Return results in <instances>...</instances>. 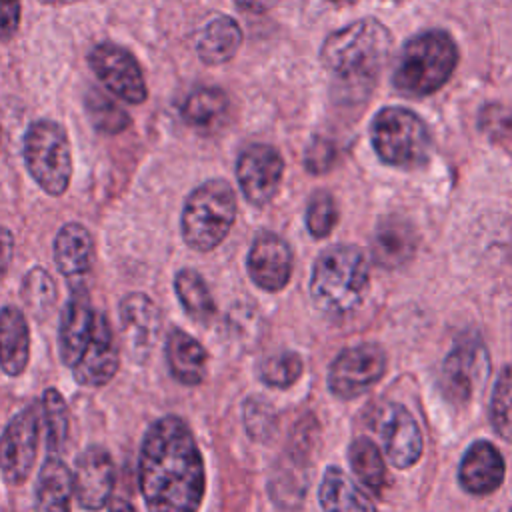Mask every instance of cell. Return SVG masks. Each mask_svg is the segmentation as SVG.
Instances as JSON below:
<instances>
[{
    "mask_svg": "<svg viewBox=\"0 0 512 512\" xmlns=\"http://www.w3.org/2000/svg\"><path fill=\"white\" fill-rule=\"evenodd\" d=\"M488 354L480 340L472 336L458 342L442 366V390L454 404H464L488 374Z\"/></svg>",
    "mask_w": 512,
    "mask_h": 512,
    "instance_id": "12",
    "label": "cell"
},
{
    "mask_svg": "<svg viewBox=\"0 0 512 512\" xmlns=\"http://www.w3.org/2000/svg\"><path fill=\"white\" fill-rule=\"evenodd\" d=\"M20 292H22V300L26 302V306L38 318H44L46 314H50V310L56 304V296H58L52 276L40 266L26 272Z\"/></svg>",
    "mask_w": 512,
    "mask_h": 512,
    "instance_id": "32",
    "label": "cell"
},
{
    "mask_svg": "<svg viewBox=\"0 0 512 512\" xmlns=\"http://www.w3.org/2000/svg\"><path fill=\"white\" fill-rule=\"evenodd\" d=\"M114 462L106 448L88 446L76 460L72 472L74 498L84 510H102L114 490Z\"/></svg>",
    "mask_w": 512,
    "mask_h": 512,
    "instance_id": "13",
    "label": "cell"
},
{
    "mask_svg": "<svg viewBox=\"0 0 512 512\" xmlns=\"http://www.w3.org/2000/svg\"><path fill=\"white\" fill-rule=\"evenodd\" d=\"M242 30L230 16L212 18L196 40L198 58L204 64H224L240 48Z\"/></svg>",
    "mask_w": 512,
    "mask_h": 512,
    "instance_id": "26",
    "label": "cell"
},
{
    "mask_svg": "<svg viewBox=\"0 0 512 512\" xmlns=\"http://www.w3.org/2000/svg\"><path fill=\"white\" fill-rule=\"evenodd\" d=\"M138 482L148 512H198L204 498V462L178 416L158 418L144 434Z\"/></svg>",
    "mask_w": 512,
    "mask_h": 512,
    "instance_id": "1",
    "label": "cell"
},
{
    "mask_svg": "<svg viewBox=\"0 0 512 512\" xmlns=\"http://www.w3.org/2000/svg\"><path fill=\"white\" fill-rule=\"evenodd\" d=\"M54 262L68 286H88L94 264V240L86 226L78 222L64 224L54 238Z\"/></svg>",
    "mask_w": 512,
    "mask_h": 512,
    "instance_id": "18",
    "label": "cell"
},
{
    "mask_svg": "<svg viewBox=\"0 0 512 512\" xmlns=\"http://www.w3.org/2000/svg\"><path fill=\"white\" fill-rule=\"evenodd\" d=\"M174 290L186 314L196 322H208L216 314L214 298L204 278L196 270L192 268L178 270L174 278Z\"/></svg>",
    "mask_w": 512,
    "mask_h": 512,
    "instance_id": "28",
    "label": "cell"
},
{
    "mask_svg": "<svg viewBox=\"0 0 512 512\" xmlns=\"http://www.w3.org/2000/svg\"><path fill=\"white\" fill-rule=\"evenodd\" d=\"M510 512H512V510H510Z\"/></svg>",
    "mask_w": 512,
    "mask_h": 512,
    "instance_id": "44",
    "label": "cell"
},
{
    "mask_svg": "<svg viewBox=\"0 0 512 512\" xmlns=\"http://www.w3.org/2000/svg\"><path fill=\"white\" fill-rule=\"evenodd\" d=\"M302 374V360L294 352H278L264 360L260 378L272 388H288Z\"/></svg>",
    "mask_w": 512,
    "mask_h": 512,
    "instance_id": "34",
    "label": "cell"
},
{
    "mask_svg": "<svg viewBox=\"0 0 512 512\" xmlns=\"http://www.w3.org/2000/svg\"><path fill=\"white\" fill-rule=\"evenodd\" d=\"M166 360L170 374L186 386H196L206 374V350L202 344L186 334L184 330L174 328L166 340Z\"/></svg>",
    "mask_w": 512,
    "mask_h": 512,
    "instance_id": "24",
    "label": "cell"
},
{
    "mask_svg": "<svg viewBox=\"0 0 512 512\" xmlns=\"http://www.w3.org/2000/svg\"><path fill=\"white\" fill-rule=\"evenodd\" d=\"M456 60V44L446 32H422L404 44L394 68V86L408 96H428L450 78Z\"/></svg>",
    "mask_w": 512,
    "mask_h": 512,
    "instance_id": "4",
    "label": "cell"
},
{
    "mask_svg": "<svg viewBox=\"0 0 512 512\" xmlns=\"http://www.w3.org/2000/svg\"><path fill=\"white\" fill-rule=\"evenodd\" d=\"M416 252V232L412 224L400 216H386L378 222L372 238L374 260L384 268L406 264Z\"/></svg>",
    "mask_w": 512,
    "mask_h": 512,
    "instance_id": "21",
    "label": "cell"
},
{
    "mask_svg": "<svg viewBox=\"0 0 512 512\" xmlns=\"http://www.w3.org/2000/svg\"><path fill=\"white\" fill-rule=\"evenodd\" d=\"M248 274L268 292L284 288L292 274V252L286 240L272 232H260L248 252Z\"/></svg>",
    "mask_w": 512,
    "mask_h": 512,
    "instance_id": "17",
    "label": "cell"
},
{
    "mask_svg": "<svg viewBox=\"0 0 512 512\" xmlns=\"http://www.w3.org/2000/svg\"><path fill=\"white\" fill-rule=\"evenodd\" d=\"M392 38L374 18L356 20L326 38L320 58L324 68L344 84L362 90L380 74L390 54Z\"/></svg>",
    "mask_w": 512,
    "mask_h": 512,
    "instance_id": "2",
    "label": "cell"
},
{
    "mask_svg": "<svg viewBox=\"0 0 512 512\" xmlns=\"http://www.w3.org/2000/svg\"><path fill=\"white\" fill-rule=\"evenodd\" d=\"M42 408L26 406L4 428L0 436V470L8 484H24L32 472L38 438H40Z\"/></svg>",
    "mask_w": 512,
    "mask_h": 512,
    "instance_id": "9",
    "label": "cell"
},
{
    "mask_svg": "<svg viewBox=\"0 0 512 512\" xmlns=\"http://www.w3.org/2000/svg\"><path fill=\"white\" fill-rule=\"evenodd\" d=\"M86 114L92 126L102 134H118L130 126V116L108 94L98 88H90L84 98Z\"/></svg>",
    "mask_w": 512,
    "mask_h": 512,
    "instance_id": "30",
    "label": "cell"
},
{
    "mask_svg": "<svg viewBox=\"0 0 512 512\" xmlns=\"http://www.w3.org/2000/svg\"><path fill=\"white\" fill-rule=\"evenodd\" d=\"M14 254V236L8 228L0 226V274L8 268Z\"/></svg>",
    "mask_w": 512,
    "mask_h": 512,
    "instance_id": "40",
    "label": "cell"
},
{
    "mask_svg": "<svg viewBox=\"0 0 512 512\" xmlns=\"http://www.w3.org/2000/svg\"><path fill=\"white\" fill-rule=\"evenodd\" d=\"M42 416L46 422V446L50 454H58L68 438V408L56 388H46L42 394Z\"/></svg>",
    "mask_w": 512,
    "mask_h": 512,
    "instance_id": "31",
    "label": "cell"
},
{
    "mask_svg": "<svg viewBox=\"0 0 512 512\" xmlns=\"http://www.w3.org/2000/svg\"><path fill=\"white\" fill-rule=\"evenodd\" d=\"M480 128L494 136V138H504L512 134V110L504 106H486L480 114Z\"/></svg>",
    "mask_w": 512,
    "mask_h": 512,
    "instance_id": "37",
    "label": "cell"
},
{
    "mask_svg": "<svg viewBox=\"0 0 512 512\" xmlns=\"http://www.w3.org/2000/svg\"><path fill=\"white\" fill-rule=\"evenodd\" d=\"M22 156L32 180L50 196H62L72 178V146L62 124L34 120L22 140Z\"/></svg>",
    "mask_w": 512,
    "mask_h": 512,
    "instance_id": "6",
    "label": "cell"
},
{
    "mask_svg": "<svg viewBox=\"0 0 512 512\" xmlns=\"http://www.w3.org/2000/svg\"><path fill=\"white\" fill-rule=\"evenodd\" d=\"M368 290V262L356 246L324 250L312 270L310 296L314 306L328 316H344L360 306Z\"/></svg>",
    "mask_w": 512,
    "mask_h": 512,
    "instance_id": "3",
    "label": "cell"
},
{
    "mask_svg": "<svg viewBox=\"0 0 512 512\" xmlns=\"http://www.w3.org/2000/svg\"><path fill=\"white\" fill-rule=\"evenodd\" d=\"M282 172V156L268 144H252L238 156L236 178L242 194L254 206H264L274 198L282 180Z\"/></svg>",
    "mask_w": 512,
    "mask_h": 512,
    "instance_id": "11",
    "label": "cell"
},
{
    "mask_svg": "<svg viewBox=\"0 0 512 512\" xmlns=\"http://www.w3.org/2000/svg\"><path fill=\"white\" fill-rule=\"evenodd\" d=\"M330 2H338V4H346V2H354V0H330Z\"/></svg>",
    "mask_w": 512,
    "mask_h": 512,
    "instance_id": "43",
    "label": "cell"
},
{
    "mask_svg": "<svg viewBox=\"0 0 512 512\" xmlns=\"http://www.w3.org/2000/svg\"><path fill=\"white\" fill-rule=\"evenodd\" d=\"M372 144L378 156L396 168L422 166L432 150L426 124L406 108H384L372 122Z\"/></svg>",
    "mask_w": 512,
    "mask_h": 512,
    "instance_id": "7",
    "label": "cell"
},
{
    "mask_svg": "<svg viewBox=\"0 0 512 512\" xmlns=\"http://www.w3.org/2000/svg\"><path fill=\"white\" fill-rule=\"evenodd\" d=\"M382 444L388 460L396 468H408L422 454V434L414 416L400 404L386 408L382 418Z\"/></svg>",
    "mask_w": 512,
    "mask_h": 512,
    "instance_id": "19",
    "label": "cell"
},
{
    "mask_svg": "<svg viewBox=\"0 0 512 512\" xmlns=\"http://www.w3.org/2000/svg\"><path fill=\"white\" fill-rule=\"evenodd\" d=\"M126 350L134 362H144L160 332V310L154 300L142 292L126 294L118 306Z\"/></svg>",
    "mask_w": 512,
    "mask_h": 512,
    "instance_id": "14",
    "label": "cell"
},
{
    "mask_svg": "<svg viewBox=\"0 0 512 512\" xmlns=\"http://www.w3.org/2000/svg\"><path fill=\"white\" fill-rule=\"evenodd\" d=\"M120 366V352L106 314L96 312L94 330L82 356L72 366L74 380L80 386H104L108 384Z\"/></svg>",
    "mask_w": 512,
    "mask_h": 512,
    "instance_id": "15",
    "label": "cell"
},
{
    "mask_svg": "<svg viewBox=\"0 0 512 512\" xmlns=\"http://www.w3.org/2000/svg\"><path fill=\"white\" fill-rule=\"evenodd\" d=\"M318 498L322 512H378L374 502L336 466L326 468Z\"/></svg>",
    "mask_w": 512,
    "mask_h": 512,
    "instance_id": "25",
    "label": "cell"
},
{
    "mask_svg": "<svg viewBox=\"0 0 512 512\" xmlns=\"http://www.w3.org/2000/svg\"><path fill=\"white\" fill-rule=\"evenodd\" d=\"M490 420L496 434L512 442V366L504 368L496 380L490 400Z\"/></svg>",
    "mask_w": 512,
    "mask_h": 512,
    "instance_id": "33",
    "label": "cell"
},
{
    "mask_svg": "<svg viewBox=\"0 0 512 512\" xmlns=\"http://www.w3.org/2000/svg\"><path fill=\"white\" fill-rule=\"evenodd\" d=\"M338 220V208L334 198L320 190L310 198L308 210H306V226L314 238H324L332 232L334 224Z\"/></svg>",
    "mask_w": 512,
    "mask_h": 512,
    "instance_id": "35",
    "label": "cell"
},
{
    "mask_svg": "<svg viewBox=\"0 0 512 512\" xmlns=\"http://www.w3.org/2000/svg\"><path fill=\"white\" fill-rule=\"evenodd\" d=\"M20 0H0V42L10 40L20 28Z\"/></svg>",
    "mask_w": 512,
    "mask_h": 512,
    "instance_id": "39",
    "label": "cell"
},
{
    "mask_svg": "<svg viewBox=\"0 0 512 512\" xmlns=\"http://www.w3.org/2000/svg\"><path fill=\"white\" fill-rule=\"evenodd\" d=\"M108 512H136V508H134L128 500L118 498V500H112V504H110Z\"/></svg>",
    "mask_w": 512,
    "mask_h": 512,
    "instance_id": "42",
    "label": "cell"
},
{
    "mask_svg": "<svg viewBox=\"0 0 512 512\" xmlns=\"http://www.w3.org/2000/svg\"><path fill=\"white\" fill-rule=\"evenodd\" d=\"M334 158H336L334 146L328 140L314 138L306 152V168L314 174H322L334 164Z\"/></svg>",
    "mask_w": 512,
    "mask_h": 512,
    "instance_id": "38",
    "label": "cell"
},
{
    "mask_svg": "<svg viewBox=\"0 0 512 512\" xmlns=\"http://www.w3.org/2000/svg\"><path fill=\"white\" fill-rule=\"evenodd\" d=\"M236 218V196L226 180L212 178L196 186L182 208L180 230L184 242L208 252L216 248L230 232Z\"/></svg>",
    "mask_w": 512,
    "mask_h": 512,
    "instance_id": "5",
    "label": "cell"
},
{
    "mask_svg": "<svg viewBox=\"0 0 512 512\" xmlns=\"http://www.w3.org/2000/svg\"><path fill=\"white\" fill-rule=\"evenodd\" d=\"M458 480L470 494L494 492L504 480V460L500 452L490 442H474L460 462Z\"/></svg>",
    "mask_w": 512,
    "mask_h": 512,
    "instance_id": "20",
    "label": "cell"
},
{
    "mask_svg": "<svg viewBox=\"0 0 512 512\" xmlns=\"http://www.w3.org/2000/svg\"><path fill=\"white\" fill-rule=\"evenodd\" d=\"M244 422L250 436L264 440L274 430V412L272 406L262 398H250L244 404Z\"/></svg>",
    "mask_w": 512,
    "mask_h": 512,
    "instance_id": "36",
    "label": "cell"
},
{
    "mask_svg": "<svg viewBox=\"0 0 512 512\" xmlns=\"http://www.w3.org/2000/svg\"><path fill=\"white\" fill-rule=\"evenodd\" d=\"M30 360V328L24 312L16 306L0 310V368L4 374L20 376Z\"/></svg>",
    "mask_w": 512,
    "mask_h": 512,
    "instance_id": "22",
    "label": "cell"
},
{
    "mask_svg": "<svg viewBox=\"0 0 512 512\" xmlns=\"http://www.w3.org/2000/svg\"><path fill=\"white\" fill-rule=\"evenodd\" d=\"M234 2L238 8L246 12H266L276 4V0H234Z\"/></svg>",
    "mask_w": 512,
    "mask_h": 512,
    "instance_id": "41",
    "label": "cell"
},
{
    "mask_svg": "<svg viewBox=\"0 0 512 512\" xmlns=\"http://www.w3.org/2000/svg\"><path fill=\"white\" fill-rule=\"evenodd\" d=\"M88 64L112 96L128 104H142L148 98L144 72L136 56L124 46L100 42L90 50Z\"/></svg>",
    "mask_w": 512,
    "mask_h": 512,
    "instance_id": "8",
    "label": "cell"
},
{
    "mask_svg": "<svg viewBox=\"0 0 512 512\" xmlns=\"http://www.w3.org/2000/svg\"><path fill=\"white\" fill-rule=\"evenodd\" d=\"M72 496V472L56 454H50L38 472L34 512H70Z\"/></svg>",
    "mask_w": 512,
    "mask_h": 512,
    "instance_id": "23",
    "label": "cell"
},
{
    "mask_svg": "<svg viewBox=\"0 0 512 512\" xmlns=\"http://www.w3.org/2000/svg\"><path fill=\"white\" fill-rule=\"evenodd\" d=\"M228 116V98L220 88L202 86L188 94L182 104V118L204 134L218 130Z\"/></svg>",
    "mask_w": 512,
    "mask_h": 512,
    "instance_id": "27",
    "label": "cell"
},
{
    "mask_svg": "<svg viewBox=\"0 0 512 512\" xmlns=\"http://www.w3.org/2000/svg\"><path fill=\"white\" fill-rule=\"evenodd\" d=\"M386 370V354L378 344L342 350L328 370V386L338 398H356L376 384Z\"/></svg>",
    "mask_w": 512,
    "mask_h": 512,
    "instance_id": "10",
    "label": "cell"
},
{
    "mask_svg": "<svg viewBox=\"0 0 512 512\" xmlns=\"http://www.w3.org/2000/svg\"><path fill=\"white\" fill-rule=\"evenodd\" d=\"M94 320H96V310L92 308L88 286L70 288V296L64 304V310L60 316V330H58L60 358L66 366L72 368L82 356L86 344L90 342Z\"/></svg>",
    "mask_w": 512,
    "mask_h": 512,
    "instance_id": "16",
    "label": "cell"
},
{
    "mask_svg": "<svg viewBox=\"0 0 512 512\" xmlns=\"http://www.w3.org/2000/svg\"><path fill=\"white\" fill-rule=\"evenodd\" d=\"M348 458H350V466H352L354 474L358 476V480L372 492L380 494L386 484V468H384V460H382L378 448L374 446V442H370L368 438L354 440L350 444Z\"/></svg>",
    "mask_w": 512,
    "mask_h": 512,
    "instance_id": "29",
    "label": "cell"
}]
</instances>
